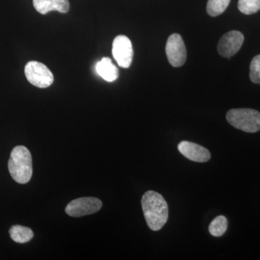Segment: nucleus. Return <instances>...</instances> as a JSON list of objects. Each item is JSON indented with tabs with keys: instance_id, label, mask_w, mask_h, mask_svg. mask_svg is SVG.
I'll return each mask as SVG.
<instances>
[{
	"instance_id": "obj_1",
	"label": "nucleus",
	"mask_w": 260,
	"mask_h": 260,
	"mask_svg": "<svg viewBox=\"0 0 260 260\" xmlns=\"http://www.w3.org/2000/svg\"><path fill=\"white\" fill-rule=\"evenodd\" d=\"M141 204L148 227L154 232L160 230L169 218V207L164 197L156 191H146Z\"/></svg>"
},
{
	"instance_id": "obj_2",
	"label": "nucleus",
	"mask_w": 260,
	"mask_h": 260,
	"mask_svg": "<svg viewBox=\"0 0 260 260\" xmlns=\"http://www.w3.org/2000/svg\"><path fill=\"white\" fill-rule=\"evenodd\" d=\"M10 175L19 184H26L32 174V156L25 146H16L12 150L8 161Z\"/></svg>"
},
{
	"instance_id": "obj_3",
	"label": "nucleus",
	"mask_w": 260,
	"mask_h": 260,
	"mask_svg": "<svg viewBox=\"0 0 260 260\" xmlns=\"http://www.w3.org/2000/svg\"><path fill=\"white\" fill-rule=\"evenodd\" d=\"M226 119L231 125L246 133H254L260 130V113L254 109H231Z\"/></svg>"
},
{
	"instance_id": "obj_4",
	"label": "nucleus",
	"mask_w": 260,
	"mask_h": 260,
	"mask_svg": "<svg viewBox=\"0 0 260 260\" xmlns=\"http://www.w3.org/2000/svg\"><path fill=\"white\" fill-rule=\"evenodd\" d=\"M25 75L29 83L38 88H48L54 82L52 73L46 65L39 61H31L27 63Z\"/></svg>"
},
{
	"instance_id": "obj_5",
	"label": "nucleus",
	"mask_w": 260,
	"mask_h": 260,
	"mask_svg": "<svg viewBox=\"0 0 260 260\" xmlns=\"http://www.w3.org/2000/svg\"><path fill=\"white\" fill-rule=\"evenodd\" d=\"M102 202L95 198H82L67 205L65 212L72 217H82L96 213L102 208Z\"/></svg>"
},
{
	"instance_id": "obj_6",
	"label": "nucleus",
	"mask_w": 260,
	"mask_h": 260,
	"mask_svg": "<svg viewBox=\"0 0 260 260\" xmlns=\"http://www.w3.org/2000/svg\"><path fill=\"white\" fill-rule=\"evenodd\" d=\"M168 60L172 66L179 68L185 63L186 50L185 44L179 34H174L168 39L166 46Z\"/></svg>"
},
{
	"instance_id": "obj_7",
	"label": "nucleus",
	"mask_w": 260,
	"mask_h": 260,
	"mask_svg": "<svg viewBox=\"0 0 260 260\" xmlns=\"http://www.w3.org/2000/svg\"><path fill=\"white\" fill-rule=\"evenodd\" d=\"M112 54L119 66L129 68L133 62V49L129 38L123 35L116 37L113 42Z\"/></svg>"
},
{
	"instance_id": "obj_8",
	"label": "nucleus",
	"mask_w": 260,
	"mask_h": 260,
	"mask_svg": "<svg viewBox=\"0 0 260 260\" xmlns=\"http://www.w3.org/2000/svg\"><path fill=\"white\" fill-rule=\"evenodd\" d=\"M244 37L238 30H232L224 34L219 41L218 51L223 57L230 59L240 50L244 43Z\"/></svg>"
},
{
	"instance_id": "obj_9",
	"label": "nucleus",
	"mask_w": 260,
	"mask_h": 260,
	"mask_svg": "<svg viewBox=\"0 0 260 260\" xmlns=\"http://www.w3.org/2000/svg\"><path fill=\"white\" fill-rule=\"evenodd\" d=\"M178 150L184 157L192 161L204 162L211 158L208 149L191 142H181L178 145Z\"/></svg>"
},
{
	"instance_id": "obj_10",
	"label": "nucleus",
	"mask_w": 260,
	"mask_h": 260,
	"mask_svg": "<svg viewBox=\"0 0 260 260\" xmlns=\"http://www.w3.org/2000/svg\"><path fill=\"white\" fill-rule=\"evenodd\" d=\"M32 3L37 12L42 15L54 10L61 13H66L70 10L68 0H34Z\"/></svg>"
},
{
	"instance_id": "obj_11",
	"label": "nucleus",
	"mask_w": 260,
	"mask_h": 260,
	"mask_svg": "<svg viewBox=\"0 0 260 260\" xmlns=\"http://www.w3.org/2000/svg\"><path fill=\"white\" fill-rule=\"evenodd\" d=\"M96 72L99 76L106 81L112 83L119 77V70L109 57L103 58L96 65Z\"/></svg>"
},
{
	"instance_id": "obj_12",
	"label": "nucleus",
	"mask_w": 260,
	"mask_h": 260,
	"mask_svg": "<svg viewBox=\"0 0 260 260\" xmlns=\"http://www.w3.org/2000/svg\"><path fill=\"white\" fill-rule=\"evenodd\" d=\"M9 232L11 239L19 244L30 242L34 236L31 229L20 225H13L10 228Z\"/></svg>"
},
{
	"instance_id": "obj_13",
	"label": "nucleus",
	"mask_w": 260,
	"mask_h": 260,
	"mask_svg": "<svg viewBox=\"0 0 260 260\" xmlns=\"http://www.w3.org/2000/svg\"><path fill=\"white\" fill-rule=\"evenodd\" d=\"M228 220L223 215L216 217L210 224L209 232L213 237H219L223 236L226 232Z\"/></svg>"
},
{
	"instance_id": "obj_14",
	"label": "nucleus",
	"mask_w": 260,
	"mask_h": 260,
	"mask_svg": "<svg viewBox=\"0 0 260 260\" xmlns=\"http://www.w3.org/2000/svg\"><path fill=\"white\" fill-rule=\"evenodd\" d=\"M231 0H208L207 13L212 17L221 15L227 9Z\"/></svg>"
},
{
	"instance_id": "obj_15",
	"label": "nucleus",
	"mask_w": 260,
	"mask_h": 260,
	"mask_svg": "<svg viewBox=\"0 0 260 260\" xmlns=\"http://www.w3.org/2000/svg\"><path fill=\"white\" fill-rule=\"evenodd\" d=\"M238 8L244 14H254L260 10V0H239Z\"/></svg>"
},
{
	"instance_id": "obj_16",
	"label": "nucleus",
	"mask_w": 260,
	"mask_h": 260,
	"mask_svg": "<svg viewBox=\"0 0 260 260\" xmlns=\"http://www.w3.org/2000/svg\"><path fill=\"white\" fill-rule=\"evenodd\" d=\"M250 79L254 83H260V55L253 58L250 64Z\"/></svg>"
}]
</instances>
